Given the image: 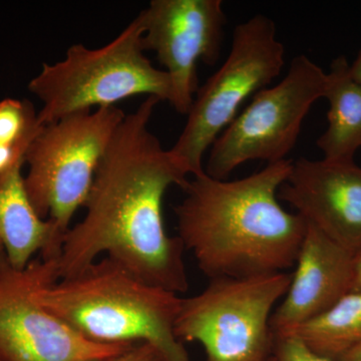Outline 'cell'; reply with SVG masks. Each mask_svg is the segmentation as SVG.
Segmentation results:
<instances>
[{
    "instance_id": "obj_6",
    "label": "cell",
    "mask_w": 361,
    "mask_h": 361,
    "mask_svg": "<svg viewBox=\"0 0 361 361\" xmlns=\"http://www.w3.org/2000/svg\"><path fill=\"white\" fill-rule=\"evenodd\" d=\"M292 274L210 279L200 293L180 298L175 322L180 342H198L207 361H268L275 304L286 295Z\"/></svg>"
},
{
    "instance_id": "obj_7",
    "label": "cell",
    "mask_w": 361,
    "mask_h": 361,
    "mask_svg": "<svg viewBox=\"0 0 361 361\" xmlns=\"http://www.w3.org/2000/svg\"><path fill=\"white\" fill-rule=\"evenodd\" d=\"M284 66V45L277 39L272 18L256 14L236 25L227 59L199 87L186 125L170 149L188 174L205 171L206 152L238 115L242 104L266 89Z\"/></svg>"
},
{
    "instance_id": "obj_18",
    "label": "cell",
    "mask_w": 361,
    "mask_h": 361,
    "mask_svg": "<svg viewBox=\"0 0 361 361\" xmlns=\"http://www.w3.org/2000/svg\"><path fill=\"white\" fill-rule=\"evenodd\" d=\"M27 149L0 142V175L13 169L23 167Z\"/></svg>"
},
{
    "instance_id": "obj_17",
    "label": "cell",
    "mask_w": 361,
    "mask_h": 361,
    "mask_svg": "<svg viewBox=\"0 0 361 361\" xmlns=\"http://www.w3.org/2000/svg\"><path fill=\"white\" fill-rule=\"evenodd\" d=\"M272 355L275 361H334L317 355L300 339L286 334H275Z\"/></svg>"
},
{
    "instance_id": "obj_22",
    "label": "cell",
    "mask_w": 361,
    "mask_h": 361,
    "mask_svg": "<svg viewBox=\"0 0 361 361\" xmlns=\"http://www.w3.org/2000/svg\"><path fill=\"white\" fill-rule=\"evenodd\" d=\"M341 361H361V342L341 358Z\"/></svg>"
},
{
    "instance_id": "obj_14",
    "label": "cell",
    "mask_w": 361,
    "mask_h": 361,
    "mask_svg": "<svg viewBox=\"0 0 361 361\" xmlns=\"http://www.w3.org/2000/svg\"><path fill=\"white\" fill-rule=\"evenodd\" d=\"M323 97L329 106L327 129L317 140L323 159L355 161L361 147V85L351 75L344 56L332 63Z\"/></svg>"
},
{
    "instance_id": "obj_16",
    "label": "cell",
    "mask_w": 361,
    "mask_h": 361,
    "mask_svg": "<svg viewBox=\"0 0 361 361\" xmlns=\"http://www.w3.org/2000/svg\"><path fill=\"white\" fill-rule=\"evenodd\" d=\"M44 126L39 113L28 99H7L0 101V142L28 149Z\"/></svg>"
},
{
    "instance_id": "obj_13",
    "label": "cell",
    "mask_w": 361,
    "mask_h": 361,
    "mask_svg": "<svg viewBox=\"0 0 361 361\" xmlns=\"http://www.w3.org/2000/svg\"><path fill=\"white\" fill-rule=\"evenodd\" d=\"M63 241L56 226L35 211L26 192L23 167L0 175V243L8 262L23 269L35 254L58 259Z\"/></svg>"
},
{
    "instance_id": "obj_19",
    "label": "cell",
    "mask_w": 361,
    "mask_h": 361,
    "mask_svg": "<svg viewBox=\"0 0 361 361\" xmlns=\"http://www.w3.org/2000/svg\"><path fill=\"white\" fill-rule=\"evenodd\" d=\"M103 361H159L153 346L147 343L135 344L125 353Z\"/></svg>"
},
{
    "instance_id": "obj_20",
    "label": "cell",
    "mask_w": 361,
    "mask_h": 361,
    "mask_svg": "<svg viewBox=\"0 0 361 361\" xmlns=\"http://www.w3.org/2000/svg\"><path fill=\"white\" fill-rule=\"evenodd\" d=\"M350 292L361 293V251L356 254L353 266V285Z\"/></svg>"
},
{
    "instance_id": "obj_3",
    "label": "cell",
    "mask_w": 361,
    "mask_h": 361,
    "mask_svg": "<svg viewBox=\"0 0 361 361\" xmlns=\"http://www.w3.org/2000/svg\"><path fill=\"white\" fill-rule=\"evenodd\" d=\"M42 302L90 341L147 343L159 361H190L175 334L180 297L147 283L106 256L45 288Z\"/></svg>"
},
{
    "instance_id": "obj_23",
    "label": "cell",
    "mask_w": 361,
    "mask_h": 361,
    "mask_svg": "<svg viewBox=\"0 0 361 361\" xmlns=\"http://www.w3.org/2000/svg\"><path fill=\"white\" fill-rule=\"evenodd\" d=\"M6 255V252H4V246H2V244L0 243V260H1L2 258L4 257Z\"/></svg>"
},
{
    "instance_id": "obj_1",
    "label": "cell",
    "mask_w": 361,
    "mask_h": 361,
    "mask_svg": "<svg viewBox=\"0 0 361 361\" xmlns=\"http://www.w3.org/2000/svg\"><path fill=\"white\" fill-rule=\"evenodd\" d=\"M160 102L146 97L116 129L85 216L63 237L59 279L82 272L104 254L153 286L176 294L189 288L184 245L168 234L163 203L169 188L182 187L190 175L149 130Z\"/></svg>"
},
{
    "instance_id": "obj_12",
    "label": "cell",
    "mask_w": 361,
    "mask_h": 361,
    "mask_svg": "<svg viewBox=\"0 0 361 361\" xmlns=\"http://www.w3.org/2000/svg\"><path fill=\"white\" fill-rule=\"evenodd\" d=\"M355 257L307 224L288 290L271 316L272 334L310 322L348 294L353 285Z\"/></svg>"
},
{
    "instance_id": "obj_5",
    "label": "cell",
    "mask_w": 361,
    "mask_h": 361,
    "mask_svg": "<svg viewBox=\"0 0 361 361\" xmlns=\"http://www.w3.org/2000/svg\"><path fill=\"white\" fill-rule=\"evenodd\" d=\"M126 114L118 106L80 111L44 126L25 156V185L35 211L65 237L84 208L99 163Z\"/></svg>"
},
{
    "instance_id": "obj_11",
    "label": "cell",
    "mask_w": 361,
    "mask_h": 361,
    "mask_svg": "<svg viewBox=\"0 0 361 361\" xmlns=\"http://www.w3.org/2000/svg\"><path fill=\"white\" fill-rule=\"evenodd\" d=\"M278 198L353 255L361 251V168L355 161H292Z\"/></svg>"
},
{
    "instance_id": "obj_21",
    "label": "cell",
    "mask_w": 361,
    "mask_h": 361,
    "mask_svg": "<svg viewBox=\"0 0 361 361\" xmlns=\"http://www.w3.org/2000/svg\"><path fill=\"white\" fill-rule=\"evenodd\" d=\"M350 73L356 82L361 85V51L355 63L350 65Z\"/></svg>"
},
{
    "instance_id": "obj_2",
    "label": "cell",
    "mask_w": 361,
    "mask_h": 361,
    "mask_svg": "<svg viewBox=\"0 0 361 361\" xmlns=\"http://www.w3.org/2000/svg\"><path fill=\"white\" fill-rule=\"evenodd\" d=\"M292 161L267 164L233 180L204 171L180 187L177 236L209 279L274 274L295 265L307 222L278 198Z\"/></svg>"
},
{
    "instance_id": "obj_24",
    "label": "cell",
    "mask_w": 361,
    "mask_h": 361,
    "mask_svg": "<svg viewBox=\"0 0 361 361\" xmlns=\"http://www.w3.org/2000/svg\"><path fill=\"white\" fill-rule=\"evenodd\" d=\"M268 361H275V358L273 357V355H272V356H271L270 360Z\"/></svg>"
},
{
    "instance_id": "obj_9",
    "label": "cell",
    "mask_w": 361,
    "mask_h": 361,
    "mask_svg": "<svg viewBox=\"0 0 361 361\" xmlns=\"http://www.w3.org/2000/svg\"><path fill=\"white\" fill-rule=\"evenodd\" d=\"M58 280V259L0 260V361H103L135 345L90 341L47 310L42 292Z\"/></svg>"
},
{
    "instance_id": "obj_4",
    "label": "cell",
    "mask_w": 361,
    "mask_h": 361,
    "mask_svg": "<svg viewBox=\"0 0 361 361\" xmlns=\"http://www.w3.org/2000/svg\"><path fill=\"white\" fill-rule=\"evenodd\" d=\"M142 33L135 18L108 44L99 49L73 44L63 61L44 63L28 84L42 103L39 123L47 126L92 108L116 106L133 97H155L172 103L170 77L145 56Z\"/></svg>"
},
{
    "instance_id": "obj_10",
    "label": "cell",
    "mask_w": 361,
    "mask_h": 361,
    "mask_svg": "<svg viewBox=\"0 0 361 361\" xmlns=\"http://www.w3.org/2000/svg\"><path fill=\"white\" fill-rule=\"evenodd\" d=\"M144 51L155 52L173 87V108L188 115L198 92V63L219 61L227 18L221 0H152L137 16Z\"/></svg>"
},
{
    "instance_id": "obj_15",
    "label": "cell",
    "mask_w": 361,
    "mask_h": 361,
    "mask_svg": "<svg viewBox=\"0 0 361 361\" xmlns=\"http://www.w3.org/2000/svg\"><path fill=\"white\" fill-rule=\"evenodd\" d=\"M276 334L296 337L317 355L341 361L361 342V293L349 292L322 314Z\"/></svg>"
},
{
    "instance_id": "obj_8",
    "label": "cell",
    "mask_w": 361,
    "mask_h": 361,
    "mask_svg": "<svg viewBox=\"0 0 361 361\" xmlns=\"http://www.w3.org/2000/svg\"><path fill=\"white\" fill-rule=\"evenodd\" d=\"M326 85L327 73L320 66L307 56H295L281 82L254 94L213 142L204 168L207 174L228 180L247 161L286 160L311 106L324 97Z\"/></svg>"
}]
</instances>
